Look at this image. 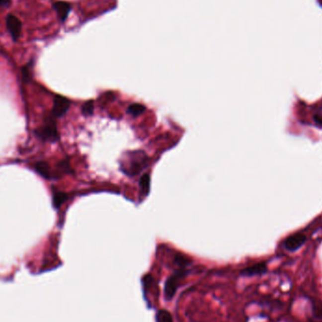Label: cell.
<instances>
[{
    "mask_svg": "<svg viewBox=\"0 0 322 322\" xmlns=\"http://www.w3.org/2000/svg\"><path fill=\"white\" fill-rule=\"evenodd\" d=\"M6 25L12 40L17 41L18 38L21 35V29H22V22L20 21V19L16 17L15 15L9 14L6 19Z\"/></svg>",
    "mask_w": 322,
    "mask_h": 322,
    "instance_id": "5b68a950",
    "label": "cell"
},
{
    "mask_svg": "<svg viewBox=\"0 0 322 322\" xmlns=\"http://www.w3.org/2000/svg\"><path fill=\"white\" fill-rule=\"evenodd\" d=\"M150 183H151L150 175L148 173L143 174V176L141 177V180H140V187H141V190H142V192L144 195H147L149 193Z\"/></svg>",
    "mask_w": 322,
    "mask_h": 322,
    "instance_id": "4fadbf2b",
    "label": "cell"
},
{
    "mask_svg": "<svg viewBox=\"0 0 322 322\" xmlns=\"http://www.w3.org/2000/svg\"><path fill=\"white\" fill-rule=\"evenodd\" d=\"M156 322H173L171 314L165 309H160L155 316Z\"/></svg>",
    "mask_w": 322,
    "mask_h": 322,
    "instance_id": "8fae6325",
    "label": "cell"
},
{
    "mask_svg": "<svg viewBox=\"0 0 322 322\" xmlns=\"http://www.w3.org/2000/svg\"><path fill=\"white\" fill-rule=\"evenodd\" d=\"M33 169L38 172L42 177L46 179L51 178L50 167L45 161H37L33 164Z\"/></svg>",
    "mask_w": 322,
    "mask_h": 322,
    "instance_id": "9c48e42d",
    "label": "cell"
},
{
    "mask_svg": "<svg viewBox=\"0 0 322 322\" xmlns=\"http://www.w3.org/2000/svg\"><path fill=\"white\" fill-rule=\"evenodd\" d=\"M68 200V195L63 192V191H58L55 192L53 195V206L55 208H60L63 203H65Z\"/></svg>",
    "mask_w": 322,
    "mask_h": 322,
    "instance_id": "7c38bea8",
    "label": "cell"
},
{
    "mask_svg": "<svg viewBox=\"0 0 322 322\" xmlns=\"http://www.w3.org/2000/svg\"><path fill=\"white\" fill-rule=\"evenodd\" d=\"M60 168L65 171V172H71V166L69 164V161H63L60 164H59Z\"/></svg>",
    "mask_w": 322,
    "mask_h": 322,
    "instance_id": "e0dca14e",
    "label": "cell"
},
{
    "mask_svg": "<svg viewBox=\"0 0 322 322\" xmlns=\"http://www.w3.org/2000/svg\"><path fill=\"white\" fill-rule=\"evenodd\" d=\"M53 8L59 18L61 19L62 22H64L68 15H69V12L71 11V5L67 2H64V1H57V2H54L53 3Z\"/></svg>",
    "mask_w": 322,
    "mask_h": 322,
    "instance_id": "ba28073f",
    "label": "cell"
},
{
    "mask_svg": "<svg viewBox=\"0 0 322 322\" xmlns=\"http://www.w3.org/2000/svg\"><path fill=\"white\" fill-rule=\"evenodd\" d=\"M128 162L122 167L126 174H138L146 166V156L143 152H133L129 155Z\"/></svg>",
    "mask_w": 322,
    "mask_h": 322,
    "instance_id": "7a4b0ae2",
    "label": "cell"
},
{
    "mask_svg": "<svg viewBox=\"0 0 322 322\" xmlns=\"http://www.w3.org/2000/svg\"><path fill=\"white\" fill-rule=\"evenodd\" d=\"M173 262L178 267L179 269L186 268L191 264V260L189 259L188 257H187L186 255H183V254H177V255H175L174 256V259H173Z\"/></svg>",
    "mask_w": 322,
    "mask_h": 322,
    "instance_id": "5bb4252c",
    "label": "cell"
},
{
    "mask_svg": "<svg viewBox=\"0 0 322 322\" xmlns=\"http://www.w3.org/2000/svg\"><path fill=\"white\" fill-rule=\"evenodd\" d=\"M320 2H321V4L322 5V0H320Z\"/></svg>",
    "mask_w": 322,
    "mask_h": 322,
    "instance_id": "ffe728a7",
    "label": "cell"
},
{
    "mask_svg": "<svg viewBox=\"0 0 322 322\" xmlns=\"http://www.w3.org/2000/svg\"><path fill=\"white\" fill-rule=\"evenodd\" d=\"M268 271V267L266 263H257L251 265L250 267L243 268L241 271V275L243 277H253L263 275Z\"/></svg>",
    "mask_w": 322,
    "mask_h": 322,
    "instance_id": "52a82bcc",
    "label": "cell"
},
{
    "mask_svg": "<svg viewBox=\"0 0 322 322\" xmlns=\"http://www.w3.org/2000/svg\"><path fill=\"white\" fill-rule=\"evenodd\" d=\"M145 107L142 105V104H138V103H135V104H132L131 106H129L128 108H127V112L132 115V116L137 117L140 116L141 114H143V112L145 111Z\"/></svg>",
    "mask_w": 322,
    "mask_h": 322,
    "instance_id": "9a60e30c",
    "label": "cell"
},
{
    "mask_svg": "<svg viewBox=\"0 0 322 322\" xmlns=\"http://www.w3.org/2000/svg\"><path fill=\"white\" fill-rule=\"evenodd\" d=\"M306 242V237L302 233H296L289 236L285 241V247L287 250L295 251L299 250L302 246H304Z\"/></svg>",
    "mask_w": 322,
    "mask_h": 322,
    "instance_id": "8992f818",
    "label": "cell"
},
{
    "mask_svg": "<svg viewBox=\"0 0 322 322\" xmlns=\"http://www.w3.org/2000/svg\"><path fill=\"white\" fill-rule=\"evenodd\" d=\"M10 3V0H0V8H8Z\"/></svg>",
    "mask_w": 322,
    "mask_h": 322,
    "instance_id": "d6986e66",
    "label": "cell"
},
{
    "mask_svg": "<svg viewBox=\"0 0 322 322\" xmlns=\"http://www.w3.org/2000/svg\"><path fill=\"white\" fill-rule=\"evenodd\" d=\"M81 110H82V113L86 116H89L93 113V110H94V103L92 100H89L87 102H85L83 104V106L81 107Z\"/></svg>",
    "mask_w": 322,
    "mask_h": 322,
    "instance_id": "2e32d148",
    "label": "cell"
},
{
    "mask_svg": "<svg viewBox=\"0 0 322 322\" xmlns=\"http://www.w3.org/2000/svg\"><path fill=\"white\" fill-rule=\"evenodd\" d=\"M188 274V269L181 268L173 272L170 276L167 278L164 284V297L166 301L170 302L176 294L179 286H181V281L187 277Z\"/></svg>",
    "mask_w": 322,
    "mask_h": 322,
    "instance_id": "6da1fadb",
    "label": "cell"
},
{
    "mask_svg": "<svg viewBox=\"0 0 322 322\" xmlns=\"http://www.w3.org/2000/svg\"><path fill=\"white\" fill-rule=\"evenodd\" d=\"M71 102L69 99L65 98L61 95H57L54 99L53 109L52 113L53 116L60 118L63 117L69 109Z\"/></svg>",
    "mask_w": 322,
    "mask_h": 322,
    "instance_id": "277c9868",
    "label": "cell"
},
{
    "mask_svg": "<svg viewBox=\"0 0 322 322\" xmlns=\"http://www.w3.org/2000/svg\"><path fill=\"white\" fill-rule=\"evenodd\" d=\"M36 134L40 139H42L44 141L56 142L59 139V132H58L57 125L53 120H50L42 128L36 130Z\"/></svg>",
    "mask_w": 322,
    "mask_h": 322,
    "instance_id": "3957f363",
    "label": "cell"
},
{
    "mask_svg": "<svg viewBox=\"0 0 322 322\" xmlns=\"http://www.w3.org/2000/svg\"><path fill=\"white\" fill-rule=\"evenodd\" d=\"M22 74H23V79L25 80H29V77H30V71L28 69V67H25L23 70H22Z\"/></svg>",
    "mask_w": 322,
    "mask_h": 322,
    "instance_id": "ac0fdd59",
    "label": "cell"
},
{
    "mask_svg": "<svg viewBox=\"0 0 322 322\" xmlns=\"http://www.w3.org/2000/svg\"><path fill=\"white\" fill-rule=\"evenodd\" d=\"M312 322H322V303L314 301L312 306Z\"/></svg>",
    "mask_w": 322,
    "mask_h": 322,
    "instance_id": "30bf717a",
    "label": "cell"
}]
</instances>
